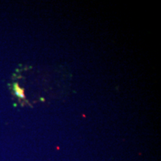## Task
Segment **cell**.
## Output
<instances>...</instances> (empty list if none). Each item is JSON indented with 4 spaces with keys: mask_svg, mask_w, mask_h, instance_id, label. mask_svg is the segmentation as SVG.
<instances>
[{
    "mask_svg": "<svg viewBox=\"0 0 161 161\" xmlns=\"http://www.w3.org/2000/svg\"><path fill=\"white\" fill-rule=\"evenodd\" d=\"M14 90L16 96H17L19 99H25V92H24V90L19 86V84L17 83H15L14 84Z\"/></svg>",
    "mask_w": 161,
    "mask_h": 161,
    "instance_id": "cell-1",
    "label": "cell"
}]
</instances>
